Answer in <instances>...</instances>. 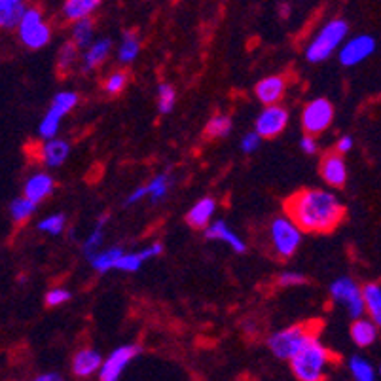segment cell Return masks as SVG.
<instances>
[{
  "mask_svg": "<svg viewBox=\"0 0 381 381\" xmlns=\"http://www.w3.org/2000/svg\"><path fill=\"white\" fill-rule=\"evenodd\" d=\"M53 192V179L48 173H35L25 182V195L35 203L44 202Z\"/></svg>",
  "mask_w": 381,
  "mask_h": 381,
  "instance_id": "obj_17",
  "label": "cell"
},
{
  "mask_svg": "<svg viewBox=\"0 0 381 381\" xmlns=\"http://www.w3.org/2000/svg\"><path fill=\"white\" fill-rule=\"evenodd\" d=\"M380 375H381V368H380Z\"/></svg>",
  "mask_w": 381,
  "mask_h": 381,
  "instance_id": "obj_48",
  "label": "cell"
},
{
  "mask_svg": "<svg viewBox=\"0 0 381 381\" xmlns=\"http://www.w3.org/2000/svg\"><path fill=\"white\" fill-rule=\"evenodd\" d=\"M279 283L283 287H294V285H302L303 275L296 274V272H285L279 275Z\"/></svg>",
  "mask_w": 381,
  "mask_h": 381,
  "instance_id": "obj_41",
  "label": "cell"
},
{
  "mask_svg": "<svg viewBox=\"0 0 381 381\" xmlns=\"http://www.w3.org/2000/svg\"><path fill=\"white\" fill-rule=\"evenodd\" d=\"M122 254L123 249L112 247V249H107V251L95 252L94 256H89V260H91V266H94L95 272L107 274L110 269H116V264H118V260L122 258Z\"/></svg>",
  "mask_w": 381,
  "mask_h": 381,
  "instance_id": "obj_22",
  "label": "cell"
},
{
  "mask_svg": "<svg viewBox=\"0 0 381 381\" xmlns=\"http://www.w3.org/2000/svg\"><path fill=\"white\" fill-rule=\"evenodd\" d=\"M330 296L334 302L344 305L347 313L353 319H360L366 311V302H364V294L362 290L357 287V283L349 277H339L330 285Z\"/></svg>",
  "mask_w": 381,
  "mask_h": 381,
  "instance_id": "obj_7",
  "label": "cell"
},
{
  "mask_svg": "<svg viewBox=\"0 0 381 381\" xmlns=\"http://www.w3.org/2000/svg\"><path fill=\"white\" fill-rule=\"evenodd\" d=\"M285 89H287V82L283 76H267L256 84L254 94L264 105H277L283 99Z\"/></svg>",
  "mask_w": 381,
  "mask_h": 381,
  "instance_id": "obj_13",
  "label": "cell"
},
{
  "mask_svg": "<svg viewBox=\"0 0 381 381\" xmlns=\"http://www.w3.org/2000/svg\"><path fill=\"white\" fill-rule=\"evenodd\" d=\"M302 228L288 215L275 218L269 226V238H272L275 252L283 258L292 256L302 243Z\"/></svg>",
  "mask_w": 381,
  "mask_h": 381,
  "instance_id": "obj_4",
  "label": "cell"
},
{
  "mask_svg": "<svg viewBox=\"0 0 381 381\" xmlns=\"http://www.w3.org/2000/svg\"><path fill=\"white\" fill-rule=\"evenodd\" d=\"M78 57H80L78 44L74 42V40L63 44V46H61V50H59V53H57L59 71H63V72L71 71L72 67H74V63L78 61Z\"/></svg>",
  "mask_w": 381,
  "mask_h": 381,
  "instance_id": "obj_27",
  "label": "cell"
},
{
  "mask_svg": "<svg viewBox=\"0 0 381 381\" xmlns=\"http://www.w3.org/2000/svg\"><path fill=\"white\" fill-rule=\"evenodd\" d=\"M336 148H338L339 154H347V152H351L353 137H349V135H344V137L338 141V144H336Z\"/></svg>",
  "mask_w": 381,
  "mask_h": 381,
  "instance_id": "obj_44",
  "label": "cell"
},
{
  "mask_svg": "<svg viewBox=\"0 0 381 381\" xmlns=\"http://www.w3.org/2000/svg\"><path fill=\"white\" fill-rule=\"evenodd\" d=\"M17 35L21 38V42L30 48V50H40L44 46H48L51 38L50 25L46 23L40 10L36 8H27V12L23 15L21 23L17 27Z\"/></svg>",
  "mask_w": 381,
  "mask_h": 381,
  "instance_id": "obj_6",
  "label": "cell"
},
{
  "mask_svg": "<svg viewBox=\"0 0 381 381\" xmlns=\"http://www.w3.org/2000/svg\"><path fill=\"white\" fill-rule=\"evenodd\" d=\"M25 12H27V6H25V4H23V6L12 8V10H6V12H0V25H2L4 29H17Z\"/></svg>",
  "mask_w": 381,
  "mask_h": 381,
  "instance_id": "obj_34",
  "label": "cell"
},
{
  "mask_svg": "<svg viewBox=\"0 0 381 381\" xmlns=\"http://www.w3.org/2000/svg\"><path fill=\"white\" fill-rule=\"evenodd\" d=\"M349 372L357 381H374L375 370L368 360L360 359V357H353L349 360Z\"/></svg>",
  "mask_w": 381,
  "mask_h": 381,
  "instance_id": "obj_30",
  "label": "cell"
},
{
  "mask_svg": "<svg viewBox=\"0 0 381 381\" xmlns=\"http://www.w3.org/2000/svg\"><path fill=\"white\" fill-rule=\"evenodd\" d=\"M105 222H107V218H101L95 226V230L84 241V251H86L87 256H94L95 252H99V249H101L103 239H105Z\"/></svg>",
  "mask_w": 381,
  "mask_h": 381,
  "instance_id": "obj_32",
  "label": "cell"
},
{
  "mask_svg": "<svg viewBox=\"0 0 381 381\" xmlns=\"http://www.w3.org/2000/svg\"><path fill=\"white\" fill-rule=\"evenodd\" d=\"M36 211V203L33 200H29L27 195L23 197H17L14 202L10 203V215L14 218L15 222H25L29 220L30 216L35 215Z\"/></svg>",
  "mask_w": 381,
  "mask_h": 381,
  "instance_id": "obj_26",
  "label": "cell"
},
{
  "mask_svg": "<svg viewBox=\"0 0 381 381\" xmlns=\"http://www.w3.org/2000/svg\"><path fill=\"white\" fill-rule=\"evenodd\" d=\"M103 366L101 353L95 349H82L74 355L72 359V372L78 378H87V375L99 372Z\"/></svg>",
  "mask_w": 381,
  "mask_h": 381,
  "instance_id": "obj_15",
  "label": "cell"
},
{
  "mask_svg": "<svg viewBox=\"0 0 381 381\" xmlns=\"http://www.w3.org/2000/svg\"><path fill=\"white\" fill-rule=\"evenodd\" d=\"M94 21L89 17H84V19H78L72 25V40L78 44L80 50H87L91 44H94Z\"/></svg>",
  "mask_w": 381,
  "mask_h": 381,
  "instance_id": "obj_23",
  "label": "cell"
},
{
  "mask_svg": "<svg viewBox=\"0 0 381 381\" xmlns=\"http://www.w3.org/2000/svg\"><path fill=\"white\" fill-rule=\"evenodd\" d=\"M17 6H23V0H0V12H6Z\"/></svg>",
  "mask_w": 381,
  "mask_h": 381,
  "instance_id": "obj_46",
  "label": "cell"
},
{
  "mask_svg": "<svg viewBox=\"0 0 381 381\" xmlns=\"http://www.w3.org/2000/svg\"><path fill=\"white\" fill-rule=\"evenodd\" d=\"M146 195H150V190H148V184L146 186H139L137 190H133V194H130L127 197V205H133V203H139L141 200H144Z\"/></svg>",
  "mask_w": 381,
  "mask_h": 381,
  "instance_id": "obj_43",
  "label": "cell"
},
{
  "mask_svg": "<svg viewBox=\"0 0 381 381\" xmlns=\"http://www.w3.org/2000/svg\"><path fill=\"white\" fill-rule=\"evenodd\" d=\"M205 131H207L209 137H215V139L230 135V131H231L230 116L218 114L215 116V118H211L207 123V127H205Z\"/></svg>",
  "mask_w": 381,
  "mask_h": 381,
  "instance_id": "obj_31",
  "label": "cell"
},
{
  "mask_svg": "<svg viewBox=\"0 0 381 381\" xmlns=\"http://www.w3.org/2000/svg\"><path fill=\"white\" fill-rule=\"evenodd\" d=\"M332 118H334V108H332L330 101L315 99V101L308 103L305 108H303L302 125L305 133L319 135V133H323L330 125Z\"/></svg>",
  "mask_w": 381,
  "mask_h": 381,
  "instance_id": "obj_8",
  "label": "cell"
},
{
  "mask_svg": "<svg viewBox=\"0 0 381 381\" xmlns=\"http://www.w3.org/2000/svg\"><path fill=\"white\" fill-rule=\"evenodd\" d=\"M215 209L216 203L213 197H203L188 211L186 222L192 228H207L209 224H211V218L215 215Z\"/></svg>",
  "mask_w": 381,
  "mask_h": 381,
  "instance_id": "obj_18",
  "label": "cell"
},
{
  "mask_svg": "<svg viewBox=\"0 0 381 381\" xmlns=\"http://www.w3.org/2000/svg\"><path fill=\"white\" fill-rule=\"evenodd\" d=\"M144 260L146 258H144L143 251L123 252L122 258L118 260V264H116V269H120V272H127V274H135V272H139V269L143 267Z\"/></svg>",
  "mask_w": 381,
  "mask_h": 381,
  "instance_id": "obj_33",
  "label": "cell"
},
{
  "mask_svg": "<svg viewBox=\"0 0 381 381\" xmlns=\"http://www.w3.org/2000/svg\"><path fill=\"white\" fill-rule=\"evenodd\" d=\"M112 50V42L108 38H101V40H95L89 48L86 50V53L82 55V65H84V71H91L95 67H99L107 59V55Z\"/></svg>",
  "mask_w": 381,
  "mask_h": 381,
  "instance_id": "obj_20",
  "label": "cell"
},
{
  "mask_svg": "<svg viewBox=\"0 0 381 381\" xmlns=\"http://www.w3.org/2000/svg\"><path fill=\"white\" fill-rule=\"evenodd\" d=\"M71 300V292L67 290V288H53L50 290L48 294H46V303L50 305V308H59V305H63Z\"/></svg>",
  "mask_w": 381,
  "mask_h": 381,
  "instance_id": "obj_39",
  "label": "cell"
},
{
  "mask_svg": "<svg viewBox=\"0 0 381 381\" xmlns=\"http://www.w3.org/2000/svg\"><path fill=\"white\" fill-rule=\"evenodd\" d=\"M71 154V146L61 139H48L42 146V161L48 167H59L65 163V159Z\"/></svg>",
  "mask_w": 381,
  "mask_h": 381,
  "instance_id": "obj_16",
  "label": "cell"
},
{
  "mask_svg": "<svg viewBox=\"0 0 381 381\" xmlns=\"http://www.w3.org/2000/svg\"><path fill=\"white\" fill-rule=\"evenodd\" d=\"M300 148H302L303 154H315L317 152L315 135H311V133L303 135V137L300 139Z\"/></svg>",
  "mask_w": 381,
  "mask_h": 381,
  "instance_id": "obj_42",
  "label": "cell"
},
{
  "mask_svg": "<svg viewBox=\"0 0 381 381\" xmlns=\"http://www.w3.org/2000/svg\"><path fill=\"white\" fill-rule=\"evenodd\" d=\"M205 236L207 239H216V241H222L230 247L233 252H245L247 249V245L241 238H239L238 233L233 230L228 228V224L224 222V220H215V222H211L205 228Z\"/></svg>",
  "mask_w": 381,
  "mask_h": 381,
  "instance_id": "obj_14",
  "label": "cell"
},
{
  "mask_svg": "<svg viewBox=\"0 0 381 381\" xmlns=\"http://www.w3.org/2000/svg\"><path fill=\"white\" fill-rule=\"evenodd\" d=\"M101 6V0H65L63 4V15L71 23L89 17L97 8Z\"/></svg>",
  "mask_w": 381,
  "mask_h": 381,
  "instance_id": "obj_19",
  "label": "cell"
},
{
  "mask_svg": "<svg viewBox=\"0 0 381 381\" xmlns=\"http://www.w3.org/2000/svg\"><path fill=\"white\" fill-rule=\"evenodd\" d=\"M125 82H127V76L123 72H114L107 78L105 89H107L108 95H118L125 87Z\"/></svg>",
  "mask_w": 381,
  "mask_h": 381,
  "instance_id": "obj_38",
  "label": "cell"
},
{
  "mask_svg": "<svg viewBox=\"0 0 381 381\" xmlns=\"http://www.w3.org/2000/svg\"><path fill=\"white\" fill-rule=\"evenodd\" d=\"M351 338L353 342L360 347H368L370 344H374L378 338V324L370 319H355V323L351 326Z\"/></svg>",
  "mask_w": 381,
  "mask_h": 381,
  "instance_id": "obj_21",
  "label": "cell"
},
{
  "mask_svg": "<svg viewBox=\"0 0 381 381\" xmlns=\"http://www.w3.org/2000/svg\"><path fill=\"white\" fill-rule=\"evenodd\" d=\"M139 50H141V44H139V38L135 33H123L122 44H120V48H118V59L122 61V63H131V61H135L139 55Z\"/></svg>",
  "mask_w": 381,
  "mask_h": 381,
  "instance_id": "obj_25",
  "label": "cell"
},
{
  "mask_svg": "<svg viewBox=\"0 0 381 381\" xmlns=\"http://www.w3.org/2000/svg\"><path fill=\"white\" fill-rule=\"evenodd\" d=\"M310 338H313V332L308 326L296 324V326H290V328H285V330L275 332L274 336L269 338V342H267V346H269V351L274 353L277 359L290 360L296 353L308 344Z\"/></svg>",
  "mask_w": 381,
  "mask_h": 381,
  "instance_id": "obj_5",
  "label": "cell"
},
{
  "mask_svg": "<svg viewBox=\"0 0 381 381\" xmlns=\"http://www.w3.org/2000/svg\"><path fill=\"white\" fill-rule=\"evenodd\" d=\"M38 381H59L61 380V375L59 374H40L36 378Z\"/></svg>",
  "mask_w": 381,
  "mask_h": 381,
  "instance_id": "obj_47",
  "label": "cell"
},
{
  "mask_svg": "<svg viewBox=\"0 0 381 381\" xmlns=\"http://www.w3.org/2000/svg\"><path fill=\"white\" fill-rule=\"evenodd\" d=\"M349 27L344 19H334L326 23L323 29L317 33L311 44L305 50V57L310 63H323L330 57L334 51L338 50L342 42L346 40Z\"/></svg>",
  "mask_w": 381,
  "mask_h": 381,
  "instance_id": "obj_3",
  "label": "cell"
},
{
  "mask_svg": "<svg viewBox=\"0 0 381 381\" xmlns=\"http://www.w3.org/2000/svg\"><path fill=\"white\" fill-rule=\"evenodd\" d=\"M61 120H63L61 116L55 114V112H51L50 108H48V112H46V116L42 118V122H40V125H38V135H40L44 141L57 137Z\"/></svg>",
  "mask_w": 381,
  "mask_h": 381,
  "instance_id": "obj_29",
  "label": "cell"
},
{
  "mask_svg": "<svg viewBox=\"0 0 381 381\" xmlns=\"http://www.w3.org/2000/svg\"><path fill=\"white\" fill-rule=\"evenodd\" d=\"M175 99H177V94L175 89L169 84H161L158 89V108L161 114H169L175 107Z\"/></svg>",
  "mask_w": 381,
  "mask_h": 381,
  "instance_id": "obj_35",
  "label": "cell"
},
{
  "mask_svg": "<svg viewBox=\"0 0 381 381\" xmlns=\"http://www.w3.org/2000/svg\"><path fill=\"white\" fill-rule=\"evenodd\" d=\"M362 294L366 302L368 315L381 328V287L380 285H366L362 288Z\"/></svg>",
  "mask_w": 381,
  "mask_h": 381,
  "instance_id": "obj_24",
  "label": "cell"
},
{
  "mask_svg": "<svg viewBox=\"0 0 381 381\" xmlns=\"http://www.w3.org/2000/svg\"><path fill=\"white\" fill-rule=\"evenodd\" d=\"M76 105H78V95L72 94V91H61V94H57L53 97V101H51L50 105V110L61 116V118H65Z\"/></svg>",
  "mask_w": 381,
  "mask_h": 381,
  "instance_id": "obj_28",
  "label": "cell"
},
{
  "mask_svg": "<svg viewBox=\"0 0 381 381\" xmlns=\"http://www.w3.org/2000/svg\"><path fill=\"white\" fill-rule=\"evenodd\" d=\"M344 154H328L324 156L323 163H321V175L326 184H330L334 188H339L346 184L347 180V166L344 158Z\"/></svg>",
  "mask_w": 381,
  "mask_h": 381,
  "instance_id": "obj_12",
  "label": "cell"
},
{
  "mask_svg": "<svg viewBox=\"0 0 381 381\" xmlns=\"http://www.w3.org/2000/svg\"><path fill=\"white\" fill-rule=\"evenodd\" d=\"M330 353L328 349L313 336L308 344L290 359V366L298 380L319 381L324 378V372L330 364Z\"/></svg>",
  "mask_w": 381,
  "mask_h": 381,
  "instance_id": "obj_2",
  "label": "cell"
},
{
  "mask_svg": "<svg viewBox=\"0 0 381 381\" xmlns=\"http://www.w3.org/2000/svg\"><path fill=\"white\" fill-rule=\"evenodd\" d=\"M288 216L303 231L326 233L344 218V205L328 190H302L287 202Z\"/></svg>",
  "mask_w": 381,
  "mask_h": 381,
  "instance_id": "obj_1",
  "label": "cell"
},
{
  "mask_svg": "<svg viewBox=\"0 0 381 381\" xmlns=\"http://www.w3.org/2000/svg\"><path fill=\"white\" fill-rule=\"evenodd\" d=\"M260 139H262V135H260L256 130L251 131V133H247V135L243 137V141H241V150H243L245 154H252V152H256L260 146Z\"/></svg>",
  "mask_w": 381,
  "mask_h": 381,
  "instance_id": "obj_40",
  "label": "cell"
},
{
  "mask_svg": "<svg viewBox=\"0 0 381 381\" xmlns=\"http://www.w3.org/2000/svg\"><path fill=\"white\" fill-rule=\"evenodd\" d=\"M375 51V40L372 36L360 35L355 36L351 40H347L342 50H339V61L342 65L355 67L362 63L364 59H368Z\"/></svg>",
  "mask_w": 381,
  "mask_h": 381,
  "instance_id": "obj_11",
  "label": "cell"
},
{
  "mask_svg": "<svg viewBox=\"0 0 381 381\" xmlns=\"http://www.w3.org/2000/svg\"><path fill=\"white\" fill-rule=\"evenodd\" d=\"M67 218L65 215H51L48 218H44L42 222L38 224V230L46 231L50 236H59L61 231L65 230Z\"/></svg>",
  "mask_w": 381,
  "mask_h": 381,
  "instance_id": "obj_37",
  "label": "cell"
},
{
  "mask_svg": "<svg viewBox=\"0 0 381 381\" xmlns=\"http://www.w3.org/2000/svg\"><path fill=\"white\" fill-rule=\"evenodd\" d=\"M161 252H163V245L154 243V245H150L148 249H144L143 254H144V258L148 260V258H154V256H159Z\"/></svg>",
  "mask_w": 381,
  "mask_h": 381,
  "instance_id": "obj_45",
  "label": "cell"
},
{
  "mask_svg": "<svg viewBox=\"0 0 381 381\" xmlns=\"http://www.w3.org/2000/svg\"><path fill=\"white\" fill-rule=\"evenodd\" d=\"M137 346H122L114 349L107 357V360L103 362L101 370H99V378L101 381H116L120 375L123 374V370L127 368L131 360L139 355Z\"/></svg>",
  "mask_w": 381,
  "mask_h": 381,
  "instance_id": "obj_9",
  "label": "cell"
},
{
  "mask_svg": "<svg viewBox=\"0 0 381 381\" xmlns=\"http://www.w3.org/2000/svg\"><path fill=\"white\" fill-rule=\"evenodd\" d=\"M148 190H150V200L154 203L161 202L167 195V190H169V177L167 175H158L148 182Z\"/></svg>",
  "mask_w": 381,
  "mask_h": 381,
  "instance_id": "obj_36",
  "label": "cell"
},
{
  "mask_svg": "<svg viewBox=\"0 0 381 381\" xmlns=\"http://www.w3.org/2000/svg\"><path fill=\"white\" fill-rule=\"evenodd\" d=\"M288 123V112L279 105H266V108L256 118V127L262 139L277 137Z\"/></svg>",
  "mask_w": 381,
  "mask_h": 381,
  "instance_id": "obj_10",
  "label": "cell"
}]
</instances>
